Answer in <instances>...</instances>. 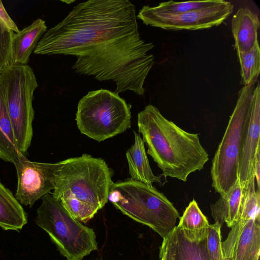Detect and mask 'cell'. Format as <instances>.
<instances>
[{"label":"cell","instance_id":"8","mask_svg":"<svg viewBox=\"0 0 260 260\" xmlns=\"http://www.w3.org/2000/svg\"><path fill=\"white\" fill-rule=\"evenodd\" d=\"M6 88L7 110L17 147L25 156L33 136L34 93L38 86L31 68L11 64L1 73Z\"/></svg>","mask_w":260,"mask_h":260},{"label":"cell","instance_id":"2","mask_svg":"<svg viewBox=\"0 0 260 260\" xmlns=\"http://www.w3.org/2000/svg\"><path fill=\"white\" fill-rule=\"evenodd\" d=\"M138 126L147 153L166 176L186 182L190 174L201 170L209 160L199 134L183 130L154 106L148 105L138 113Z\"/></svg>","mask_w":260,"mask_h":260},{"label":"cell","instance_id":"19","mask_svg":"<svg viewBox=\"0 0 260 260\" xmlns=\"http://www.w3.org/2000/svg\"><path fill=\"white\" fill-rule=\"evenodd\" d=\"M177 226L189 240L197 243L206 239L210 224L196 200L191 201Z\"/></svg>","mask_w":260,"mask_h":260},{"label":"cell","instance_id":"10","mask_svg":"<svg viewBox=\"0 0 260 260\" xmlns=\"http://www.w3.org/2000/svg\"><path fill=\"white\" fill-rule=\"evenodd\" d=\"M60 161L44 163L31 161L21 155L14 164L17 174V187L15 195L21 204L32 207L39 199L55 187Z\"/></svg>","mask_w":260,"mask_h":260},{"label":"cell","instance_id":"28","mask_svg":"<svg viewBox=\"0 0 260 260\" xmlns=\"http://www.w3.org/2000/svg\"><path fill=\"white\" fill-rule=\"evenodd\" d=\"M260 152H259L256 155V157L255 160L253 173L255 177V180L256 181V185H257V188L259 189V181H260Z\"/></svg>","mask_w":260,"mask_h":260},{"label":"cell","instance_id":"24","mask_svg":"<svg viewBox=\"0 0 260 260\" xmlns=\"http://www.w3.org/2000/svg\"><path fill=\"white\" fill-rule=\"evenodd\" d=\"M221 228V225L216 222L210 224L206 241L210 260H225L222 248Z\"/></svg>","mask_w":260,"mask_h":260},{"label":"cell","instance_id":"18","mask_svg":"<svg viewBox=\"0 0 260 260\" xmlns=\"http://www.w3.org/2000/svg\"><path fill=\"white\" fill-rule=\"evenodd\" d=\"M27 222L26 212L11 190L0 179V227L19 231Z\"/></svg>","mask_w":260,"mask_h":260},{"label":"cell","instance_id":"30","mask_svg":"<svg viewBox=\"0 0 260 260\" xmlns=\"http://www.w3.org/2000/svg\"><path fill=\"white\" fill-rule=\"evenodd\" d=\"M2 71L0 70V75L2 73Z\"/></svg>","mask_w":260,"mask_h":260},{"label":"cell","instance_id":"20","mask_svg":"<svg viewBox=\"0 0 260 260\" xmlns=\"http://www.w3.org/2000/svg\"><path fill=\"white\" fill-rule=\"evenodd\" d=\"M174 260H210L206 239L197 243L187 239L176 226L172 233Z\"/></svg>","mask_w":260,"mask_h":260},{"label":"cell","instance_id":"7","mask_svg":"<svg viewBox=\"0 0 260 260\" xmlns=\"http://www.w3.org/2000/svg\"><path fill=\"white\" fill-rule=\"evenodd\" d=\"M254 84L244 85L239 91L235 107L212 159V186L220 195L226 194L238 180L241 140Z\"/></svg>","mask_w":260,"mask_h":260},{"label":"cell","instance_id":"12","mask_svg":"<svg viewBox=\"0 0 260 260\" xmlns=\"http://www.w3.org/2000/svg\"><path fill=\"white\" fill-rule=\"evenodd\" d=\"M222 242L224 257L231 260H259L260 218L239 220Z\"/></svg>","mask_w":260,"mask_h":260},{"label":"cell","instance_id":"16","mask_svg":"<svg viewBox=\"0 0 260 260\" xmlns=\"http://www.w3.org/2000/svg\"><path fill=\"white\" fill-rule=\"evenodd\" d=\"M243 190L238 180L226 194L220 195L217 201L211 205V215L215 222L221 226L225 223L229 228H232L239 221Z\"/></svg>","mask_w":260,"mask_h":260},{"label":"cell","instance_id":"21","mask_svg":"<svg viewBox=\"0 0 260 260\" xmlns=\"http://www.w3.org/2000/svg\"><path fill=\"white\" fill-rule=\"evenodd\" d=\"M240 65L242 83L244 85L255 84L260 73L259 44L245 52H237Z\"/></svg>","mask_w":260,"mask_h":260},{"label":"cell","instance_id":"23","mask_svg":"<svg viewBox=\"0 0 260 260\" xmlns=\"http://www.w3.org/2000/svg\"><path fill=\"white\" fill-rule=\"evenodd\" d=\"M219 0H208L175 2L173 1L163 2L155 7H150L155 12L166 14H180L198 10L213 6Z\"/></svg>","mask_w":260,"mask_h":260},{"label":"cell","instance_id":"13","mask_svg":"<svg viewBox=\"0 0 260 260\" xmlns=\"http://www.w3.org/2000/svg\"><path fill=\"white\" fill-rule=\"evenodd\" d=\"M47 31L45 20L39 18L18 32L11 41V64H27L38 42Z\"/></svg>","mask_w":260,"mask_h":260},{"label":"cell","instance_id":"22","mask_svg":"<svg viewBox=\"0 0 260 260\" xmlns=\"http://www.w3.org/2000/svg\"><path fill=\"white\" fill-rule=\"evenodd\" d=\"M260 191L255 188V177H252L243 188L240 206L239 220L247 221L260 218Z\"/></svg>","mask_w":260,"mask_h":260},{"label":"cell","instance_id":"1","mask_svg":"<svg viewBox=\"0 0 260 260\" xmlns=\"http://www.w3.org/2000/svg\"><path fill=\"white\" fill-rule=\"evenodd\" d=\"M153 47L141 38L130 1L89 0L74 6L47 30L34 52L75 56V73L114 82L117 94L129 90L142 95L154 63L148 53Z\"/></svg>","mask_w":260,"mask_h":260},{"label":"cell","instance_id":"26","mask_svg":"<svg viewBox=\"0 0 260 260\" xmlns=\"http://www.w3.org/2000/svg\"><path fill=\"white\" fill-rule=\"evenodd\" d=\"M0 26L15 33L19 31L17 25L8 14L1 1H0Z\"/></svg>","mask_w":260,"mask_h":260},{"label":"cell","instance_id":"14","mask_svg":"<svg viewBox=\"0 0 260 260\" xmlns=\"http://www.w3.org/2000/svg\"><path fill=\"white\" fill-rule=\"evenodd\" d=\"M258 15L247 8H240L232 20V31L237 52H245L258 44Z\"/></svg>","mask_w":260,"mask_h":260},{"label":"cell","instance_id":"17","mask_svg":"<svg viewBox=\"0 0 260 260\" xmlns=\"http://www.w3.org/2000/svg\"><path fill=\"white\" fill-rule=\"evenodd\" d=\"M22 155L17 145L9 118L6 99V88L0 75V158L14 165Z\"/></svg>","mask_w":260,"mask_h":260},{"label":"cell","instance_id":"6","mask_svg":"<svg viewBox=\"0 0 260 260\" xmlns=\"http://www.w3.org/2000/svg\"><path fill=\"white\" fill-rule=\"evenodd\" d=\"M131 108L114 92L103 89L89 91L78 102V128L99 142L106 140L131 127Z\"/></svg>","mask_w":260,"mask_h":260},{"label":"cell","instance_id":"9","mask_svg":"<svg viewBox=\"0 0 260 260\" xmlns=\"http://www.w3.org/2000/svg\"><path fill=\"white\" fill-rule=\"evenodd\" d=\"M230 2L219 0L213 6L180 14H166L152 11L144 6L137 17L144 24L167 30H198L221 24L233 12Z\"/></svg>","mask_w":260,"mask_h":260},{"label":"cell","instance_id":"11","mask_svg":"<svg viewBox=\"0 0 260 260\" xmlns=\"http://www.w3.org/2000/svg\"><path fill=\"white\" fill-rule=\"evenodd\" d=\"M260 85L254 88L250 109L243 132L238 166V180L243 188L254 176L253 168L257 154L260 152Z\"/></svg>","mask_w":260,"mask_h":260},{"label":"cell","instance_id":"4","mask_svg":"<svg viewBox=\"0 0 260 260\" xmlns=\"http://www.w3.org/2000/svg\"><path fill=\"white\" fill-rule=\"evenodd\" d=\"M108 201L123 214L147 225L163 239L173 232L180 217L162 193L152 185L130 178L113 183Z\"/></svg>","mask_w":260,"mask_h":260},{"label":"cell","instance_id":"3","mask_svg":"<svg viewBox=\"0 0 260 260\" xmlns=\"http://www.w3.org/2000/svg\"><path fill=\"white\" fill-rule=\"evenodd\" d=\"M60 163L51 194L74 218L86 223L108 202L112 171L104 159L87 154Z\"/></svg>","mask_w":260,"mask_h":260},{"label":"cell","instance_id":"29","mask_svg":"<svg viewBox=\"0 0 260 260\" xmlns=\"http://www.w3.org/2000/svg\"><path fill=\"white\" fill-rule=\"evenodd\" d=\"M159 257L160 260H166L165 255L164 253L161 251H159Z\"/></svg>","mask_w":260,"mask_h":260},{"label":"cell","instance_id":"15","mask_svg":"<svg viewBox=\"0 0 260 260\" xmlns=\"http://www.w3.org/2000/svg\"><path fill=\"white\" fill-rule=\"evenodd\" d=\"M134 134V143L126 152L130 179L148 185L160 183V177L155 175L151 170L142 138L136 132Z\"/></svg>","mask_w":260,"mask_h":260},{"label":"cell","instance_id":"25","mask_svg":"<svg viewBox=\"0 0 260 260\" xmlns=\"http://www.w3.org/2000/svg\"><path fill=\"white\" fill-rule=\"evenodd\" d=\"M14 32L0 26V70L3 72L11 65V47Z\"/></svg>","mask_w":260,"mask_h":260},{"label":"cell","instance_id":"5","mask_svg":"<svg viewBox=\"0 0 260 260\" xmlns=\"http://www.w3.org/2000/svg\"><path fill=\"white\" fill-rule=\"evenodd\" d=\"M37 210L36 223L44 230L67 260H82L97 250L95 234L74 218L64 206L51 194L41 198Z\"/></svg>","mask_w":260,"mask_h":260},{"label":"cell","instance_id":"27","mask_svg":"<svg viewBox=\"0 0 260 260\" xmlns=\"http://www.w3.org/2000/svg\"><path fill=\"white\" fill-rule=\"evenodd\" d=\"M159 251L164 253L166 260H174L172 233L165 238L163 239V241L160 247Z\"/></svg>","mask_w":260,"mask_h":260}]
</instances>
